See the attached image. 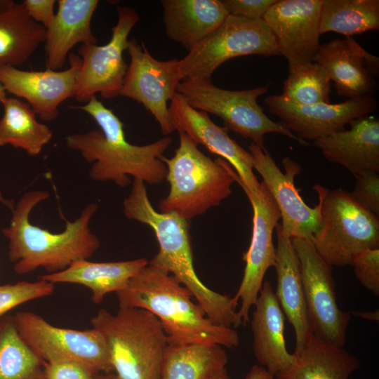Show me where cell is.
I'll return each mask as SVG.
<instances>
[{"mask_svg": "<svg viewBox=\"0 0 379 379\" xmlns=\"http://www.w3.org/2000/svg\"><path fill=\"white\" fill-rule=\"evenodd\" d=\"M71 107L88 114L100 128L65 138L66 145L91 164L89 176L92 180L112 181L121 187L131 183L130 176L152 185L166 180L167 168L162 157L173 142L171 137L145 145L130 143L124 124L95 95L84 105Z\"/></svg>", "mask_w": 379, "mask_h": 379, "instance_id": "6da1fadb", "label": "cell"}, {"mask_svg": "<svg viewBox=\"0 0 379 379\" xmlns=\"http://www.w3.org/2000/svg\"><path fill=\"white\" fill-rule=\"evenodd\" d=\"M123 208L128 219L148 225L155 234L159 251L148 262L149 267L174 277L215 324L228 328L241 325L234 298L210 289L198 277L193 264L189 220L173 212L156 211L145 182L135 178Z\"/></svg>", "mask_w": 379, "mask_h": 379, "instance_id": "7a4b0ae2", "label": "cell"}, {"mask_svg": "<svg viewBox=\"0 0 379 379\" xmlns=\"http://www.w3.org/2000/svg\"><path fill=\"white\" fill-rule=\"evenodd\" d=\"M48 197L44 190L24 193L12 210L10 225L1 230L8 240V258L18 274L39 267L48 274L62 271L77 260H88L100 246L89 227L98 208L95 203L86 205L74 221H67L61 232H51L32 224L29 218L32 209Z\"/></svg>", "mask_w": 379, "mask_h": 379, "instance_id": "3957f363", "label": "cell"}, {"mask_svg": "<svg viewBox=\"0 0 379 379\" xmlns=\"http://www.w3.org/2000/svg\"><path fill=\"white\" fill-rule=\"evenodd\" d=\"M119 307H137L152 313L160 321L168 343H213L237 347L238 333L213 323L192 301L191 293L174 277L148 265L117 293Z\"/></svg>", "mask_w": 379, "mask_h": 379, "instance_id": "277c9868", "label": "cell"}, {"mask_svg": "<svg viewBox=\"0 0 379 379\" xmlns=\"http://www.w3.org/2000/svg\"><path fill=\"white\" fill-rule=\"evenodd\" d=\"M179 145L166 166L168 194L161 199V212H173L189 220L218 206L232 193L234 170L221 158L204 154L185 133L179 132Z\"/></svg>", "mask_w": 379, "mask_h": 379, "instance_id": "5b68a950", "label": "cell"}, {"mask_svg": "<svg viewBox=\"0 0 379 379\" xmlns=\"http://www.w3.org/2000/svg\"><path fill=\"white\" fill-rule=\"evenodd\" d=\"M103 336L119 379H160L168 340L150 312L119 307L116 314L102 309L91 319Z\"/></svg>", "mask_w": 379, "mask_h": 379, "instance_id": "8992f818", "label": "cell"}, {"mask_svg": "<svg viewBox=\"0 0 379 379\" xmlns=\"http://www.w3.org/2000/svg\"><path fill=\"white\" fill-rule=\"evenodd\" d=\"M321 206V225L312 240L331 265H351L353 256L367 248H379V218L343 189L330 190L315 185Z\"/></svg>", "mask_w": 379, "mask_h": 379, "instance_id": "52a82bcc", "label": "cell"}, {"mask_svg": "<svg viewBox=\"0 0 379 379\" xmlns=\"http://www.w3.org/2000/svg\"><path fill=\"white\" fill-rule=\"evenodd\" d=\"M267 91V86L241 91L226 90L208 79H184L176 88L191 107L220 117L228 130L251 140V143L262 149H265V134L270 133L285 135L302 145H310L264 113L258 98Z\"/></svg>", "mask_w": 379, "mask_h": 379, "instance_id": "ba28073f", "label": "cell"}, {"mask_svg": "<svg viewBox=\"0 0 379 379\" xmlns=\"http://www.w3.org/2000/svg\"><path fill=\"white\" fill-rule=\"evenodd\" d=\"M280 55L276 39L262 19L229 15L213 32L179 60V75L184 79H208L222 63L234 58Z\"/></svg>", "mask_w": 379, "mask_h": 379, "instance_id": "9c48e42d", "label": "cell"}, {"mask_svg": "<svg viewBox=\"0 0 379 379\" xmlns=\"http://www.w3.org/2000/svg\"><path fill=\"white\" fill-rule=\"evenodd\" d=\"M13 319L22 338L44 362L75 361L95 373L114 371L106 342L95 328L57 327L32 312H16Z\"/></svg>", "mask_w": 379, "mask_h": 379, "instance_id": "30bf717a", "label": "cell"}, {"mask_svg": "<svg viewBox=\"0 0 379 379\" xmlns=\"http://www.w3.org/2000/svg\"><path fill=\"white\" fill-rule=\"evenodd\" d=\"M291 239L300 261L312 333L325 343L343 347L351 314L338 305L333 266L320 255L311 241Z\"/></svg>", "mask_w": 379, "mask_h": 379, "instance_id": "8fae6325", "label": "cell"}, {"mask_svg": "<svg viewBox=\"0 0 379 379\" xmlns=\"http://www.w3.org/2000/svg\"><path fill=\"white\" fill-rule=\"evenodd\" d=\"M118 20L112 28V36L105 45L82 44L77 55L81 67L77 76L74 98L86 102L96 93L105 99L118 97L128 65L123 54L127 48L128 35L140 20L131 7L117 6Z\"/></svg>", "mask_w": 379, "mask_h": 379, "instance_id": "7c38bea8", "label": "cell"}, {"mask_svg": "<svg viewBox=\"0 0 379 379\" xmlns=\"http://www.w3.org/2000/svg\"><path fill=\"white\" fill-rule=\"evenodd\" d=\"M130 64L123 80L119 95L142 104L158 122L164 135L172 133L168 102L176 94L181 81L179 60H159L148 51L144 43L128 41Z\"/></svg>", "mask_w": 379, "mask_h": 379, "instance_id": "4fadbf2b", "label": "cell"}, {"mask_svg": "<svg viewBox=\"0 0 379 379\" xmlns=\"http://www.w3.org/2000/svg\"><path fill=\"white\" fill-rule=\"evenodd\" d=\"M244 190L253 208V230L250 246L243 255L246 265L240 286L234 296L241 307L237 314L241 324L249 321V312L254 306L263 284L267 270L274 267L276 248L272 234L281 218L279 209L272 194L261 182L256 192H250L237 182Z\"/></svg>", "mask_w": 379, "mask_h": 379, "instance_id": "5bb4252c", "label": "cell"}, {"mask_svg": "<svg viewBox=\"0 0 379 379\" xmlns=\"http://www.w3.org/2000/svg\"><path fill=\"white\" fill-rule=\"evenodd\" d=\"M248 152L253 159V169L262 177L279 209L281 233L290 239L312 241L321 225V206L307 205L295 187L294 178L300 172V166L285 157L282 172L266 149L251 143Z\"/></svg>", "mask_w": 379, "mask_h": 379, "instance_id": "9a60e30c", "label": "cell"}, {"mask_svg": "<svg viewBox=\"0 0 379 379\" xmlns=\"http://www.w3.org/2000/svg\"><path fill=\"white\" fill-rule=\"evenodd\" d=\"M269 111L298 138L314 141L345 129L352 120L371 114L378 107L373 95L349 99L340 103L294 104L282 95L266 97Z\"/></svg>", "mask_w": 379, "mask_h": 379, "instance_id": "2e32d148", "label": "cell"}, {"mask_svg": "<svg viewBox=\"0 0 379 379\" xmlns=\"http://www.w3.org/2000/svg\"><path fill=\"white\" fill-rule=\"evenodd\" d=\"M168 113L175 131L185 133L196 144L230 163L235 169V182L251 192L258 190L260 182L253 173L252 155L230 138L226 127L217 125L207 113L191 107L178 93L170 102Z\"/></svg>", "mask_w": 379, "mask_h": 379, "instance_id": "e0dca14e", "label": "cell"}, {"mask_svg": "<svg viewBox=\"0 0 379 379\" xmlns=\"http://www.w3.org/2000/svg\"><path fill=\"white\" fill-rule=\"evenodd\" d=\"M323 0H279L265 13L267 25L288 62V71L312 62L320 46L319 19Z\"/></svg>", "mask_w": 379, "mask_h": 379, "instance_id": "ac0fdd59", "label": "cell"}, {"mask_svg": "<svg viewBox=\"0 0 379 379\" xmlns=\"http://www.w3.org/2000/svg\"><path fill=\"white\" fill-rule=\"evenodd\" d=\"M69 67L65 70H22L15 67H0V84L6 92L25 99L39 117L53 121L58 107L65 100L74 97L81 58L70 52Z\"/></svg>", "mask_w": 379, "mask_h": 379, "instance_id": "d6986e66", "label": "cell"}, {"mask_svg": "<svg viewBox=\"0 0 379 379\" xmlns=\"http://www.w3.org/2000/svg\"><path fill=\"white\" fill-rule=\"evenodd\" d=\"M312 61L325 69L336 93L347 100L373 95L375 91L379 58L352 36L321 44Z\"/></svg>", "mask_w": 379, "mask_h": 379, "instance_id": "ffe728a7", "label": "cell"}, {"mask_svg": "<svg viewBox=\"0 0 379 379\" xmlns=\"http://www.w3.org/2000/svg\"><path fill=\"white\" fill-rule=\"evenodd\" d=\"M254 307L251 320L253 354L260 366L275 376L288 370L296 357L286 349L284 314L268 281H263Z\"/></svg>", "mask_w": 379, "mask_h": 379, "instance_id": "44dd1931", "label": "cell"}, {"mask_svg": "<svg viewBox=\"0 0 379 379\" xmlns=\"http://www.w3.org/2000/svg\"><path fill=\"white\" fill-rule=\"evenodd\" d=\"M343 129L313 141L323 156L353 175L364 171L379 172V120L371 114L350 122Z\"/></svg>", "mask_w": 379, "mask_h": 379, "instance_id": "7402d4cb", "label": "cell"}, {"mask_svg": "<svg viewBox=\"0 0 379 379\" xmlns=\"http://www.w3.org/2000/svg\"><path fill=\"white\" fill-rule=\"evenodd\" d=\"M275 229L277 244L274 267L277 283L274 294L284 316L294 329L295 348L293 354L298 355L312 334L307 312L300 265L291 239L281 233L280 224L278 223Z\"/></svg>", "mask_w": 379, "mask_h": 379, "instance_id": "603a6c76", "label": "cell"}, {"mask_svg": "<svg viewBox=\"0 0 379 379\" xmlns=\"http://www.w3.org/2000/svg\"><path fill=\"white\" fill-rule=\"evenodd\" d=\"M58 10L46 29L45 57L47 69L62 67L71 49L77 44H96L91 22L98 0H59Z\"/></svg>", "mask_w": 379, "mask_h": 379, "instance_id": "cb8c5ba5", "label": "cell"}, {"mask_svg": "<svg viewBox=\"0 0 379 379\" xmlns=\"http://www.w3.org/2000/svg\"><path fill=\"white\" fill-rule=\"evenodd\" d=\"M167 36L190 51L230 15L222 0H162Z\"/></svg>", "mask_w": 379, "mask_h": 379, "instance_id": "d4e9b609", "label": "cell"}, {"mask_svg": "<svg viewBox=\"0 0 379 379\" xmlns=\"http://www.w3.org/2000/svg\"><path fill=\"white\" fill-rule=\"evenodd\" d=\"M147 264L145 258L102 262L79 260L62 271L42 274L39 279L53 284L68 283L86 286L91 291L93 302L100 304L108 293L122 290L130 279Z\"/></svg>", "mask_w": 379, "mask_h": 379, "instance_id": "484cf974", "label": "cell"}, {"mask_svg": "<svg viewBox=\"0 0 379 379\" xmlns=\"http://www.w3.org/2000/svg\"><path fill=\"white\" fill-rule=\"evenodd\" d=\"M46 33L22 2L0 0V67L22 65L44 43Z\"/></svg>", "mask_w": 379, "mask_h": 379, "instance_id": "4316f807", "label": "cell"}, {"mask_svg": "<svg viewBox=\"0 0 379 379\" xmlns=\"http://www.w3.org/2000/svg\"><path fill=\"white\" fill-rule=\"evenodd\" d=\"M295 364L274 379H349L360 366L358 359L344 350L317 339L313 334Z\"/></svg>", "mask_w": 379, "mask_h": 379, "instance_id": "83f0119b", "label": "cell"}, {"mask_svg": "<svg viewBox=\"0 0 379 379\" xmlns=\"http://www.w3.org/2000/svg\"><path fill=\"white\" fill-rule=\"evenodd\" d=\"M227 360L223 347L217 344L168 343L160 379H211L225 368Z\"/></svg>", "mask_w": 379, "mask_h": 379, "instance_id": "f1b7e54d", "label": "cell"}, {"mask_svg": "<svg viewBox=\"0 0 379 379\" xmlns=\"http://www.w3.org/2000/svg\"><path fill=\"white\" fill-rule=\"evenodd\" d=\"M0 102L4 108L0 119V147L10 145L29 156L39 155L52 139V131L37 121L28 103L8 97Z\"/></svg>", "mask_w": 379, "mask_h": 379, "instance_id": "f546056e", "label": "cell"}, {"mask_svg": "<svg viewBox=\"0 0 379 379\" xmlns=\"http://www.w3.org/2000/svg\"><path fill=\"white\" fill-rule=\"evenodd\" d=\"M379 29L378 0H323L320 34L335 32L352 36Z\"/></svg>", "mask_w": 379, "mask_h": 379, "instance_id": "4dcf8cb0", "label": "cell"}, {"mask_svg": "<svg viewBox=\"0 0 379 379\" xmlns=\"http://www.w3.org/2000/svg\"><path fill=\"white\" fill-rule=\"evenodd\" d=\"M44 366L19 334L13 316L0 317V379H45Z\"/></svg>", "mask_w": 379, "mask_h": 379, "instance_id": "1f68e13d", "label": "cell"}, {"mask_svg": "<svg viewBox=\"0 0 379 379\" xmlns=\"http://www.w3.org/2000/svg\"><path fill=\"white\" fill-rule=\"evenodd\" d=\"M331 81L327 72L317 62L299 65L289 71L281 95L299 105L330 103Z\"/></svg>", "mask_w": 379, "mask_h": 379, "instance_id": "d6a6232c", "label": "cell"}, {"mask_svg": "<svg viewBox=\"0 0 379 379\" xmlns=\"http://www.w3.org/2000/svg\"><path fill=\"white\" fill-rule=\"evenodd\" d=\"M54 288L53 284L40 279L0 285V317L18 305L52 295Z\"/></svg>", "mask_w": 379, "mask_h": 379, "instance_id": "836d02e7", "label": "cell"}, {"mask_svg": "<svg viewBox=\"0 0 379 379\" xmlns=\"http://www.w3.org/2000/svg\"><path fill=\"white\" fill-rule=\"evenodd\" d=\"M354 272L360 284L374 295H379V248H367L352 260Z\"/></svg>", "mask_w": 379, "mask_h": 379, "instance_id": "e575fe53", "label": "cell"}, {"mask_svg": "<svg viewBox=\"0 0 379 379\" xmlns=\"http://www.w3.org/2000/svg\"><path fill=\"white\" fill-rule=\"evenodd\" d=\"M355 185L350 192L352 199L363 208L379 215V175L372 170H364L354 175Z\"/></svg>", "mask_w": 379, "mask_h": 379, "instance_id": "d590c367", "label": "cell"}, {"mask_svg": "<svg viewBox=\"0 0 379 379\" xmlns=\"http://www.w3.org/2000/svg\"><path fill=\"white\" fill-rule=\"evenodd\" d=\"M96 373L80 363L64 361L45 363V379H95Z\"/></svg>", "mask_w": 379, "mask_h": 379, "instance_id": "8d00e7d4", "label": "cell"}, {"mask_svg": "<svg viewBox=\"0 0 379 379\" xmlns=\"http://www.w3.org/2000/svg\"><path fill=\"white\" fill-rule=\"evenodd\" d=\"M277 0H222L230 15L247 19H262Z\"/></svg>", "mask_w": 379, "mask_h": 379, "instance_id": "74e56055", "label": "cell"}, {"mask_svg": "<svg viewBox=\"0 0 379 379\" xmlns=\"http://www.w3.org/2000/svg\"><path fill=\"white\" fill-rule=\"evenodd\" d=\"M29 16L36 22L41 25L46 29L52 23L54 13L55 0H24L22 1Z\"/></svg>", "mask_w": 379, "mask_h": 379, "instance_id": "f35d334b", "label": "cell"}, {"mask_svg": "<svg viewBox=\"0 0 379 379\" xmlns=\"http://www.w3.org/2000/svg\"><path fill=\"white\" fill-rule=\"evenodd\" d=\"M267 371L260 365L251 367L244 379H265Z\"/></svg>", "mask_w": 379, "mask_h": 379, "instance_id": "ab89813d", "label": "cell"}, {"mask_svg": "<svg viewBox=\"0 0 379 379\" xmlns=\"http://www.w3.org/2000/svg\"><path fill=\"white\" fill-rule=\"evenodd\" d=\"M352 314L362 319L371 321H378L379 319L378 310L373 312H353Z\"/></svg>", "mask_w": 379, "mask_h": 379, "instance_id": "60d3db41", "label": "cell"}, {"mask_svg": "<svg viewBox=\"0 0 379 379\" xmlns=\"http://www.w3.org/2000/svg\"><path fill=\"white\" fill-rule=\"evenodd\" d=\"M211 379H232L230 375H228L226 368H223L220 371H219L217 374H215L213 377H212Z\"/></svg>", "mask_w": 379, "mask_h": 379, "instance_id": "b9f144b4", "label": "cell"}, {"mask_svg": "<svg viewBox=\"0 0 379 379\" xmlns=\"http://www.w3.org/2000/svg\"><path fill=\"white\" fill-rule=\"evenodd\" d=\"M0 203L3 204L4 205L9 208L11 210H13L15 206L13 201L8 200L5 199L1 192H0Z\"/></svg>", "mask_w": 379, "mask_h": 379, "instance_id": "7bdbcfd3", "label": "cell"}, {"mask_svg": "<svg viewBox=\"0 0 379 379\" xmlns=\"http://www.w3.org/2000/svg\"><path fill=\"white\" fill-rule=\"evenodd\" d=\"M95 379H119L116 375L109 374L103 375H95Z\"/></svg>", "mask_w": 379, "mask_h": 379, "instance_id": "ee69618b", "label": "cell"}, {"mask_svg": "<svg viewBox=\"0 0 379 379\" xmlns=\"http://www.w3.org/2000/svg\"><path fill=\"white\" fill-rule=\"evenodd\" d=\"M6 97V91L0 84V101Z\"/></svg>", "mask_w": 379, "mask_h": 379, "instance_id": "f6af8a7d", "label": "cell"}, {"mask_svg": "<svg viewBox=\"0 0 379 379\" xmlns=\"http://www.w3.org/2000/svg\"><path fill=\"white\" fill-rule=\"evenodd\" d=\"M265 379H274V377L272 375L267 373Z\"/></svg>", "mask_w": 379, "mask_h": 379, "instance_id": "bcb514c9", "label": "cell"}]
</instances>
